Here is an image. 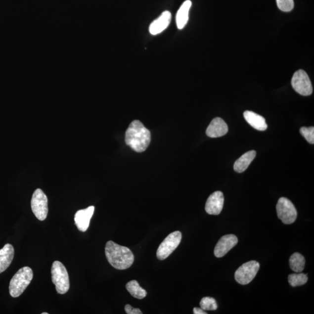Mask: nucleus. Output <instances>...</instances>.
Segmentation results:
<instances>
[{
  "mask_svg": "<svg viewBox=\"0 0 314 314\" xmlns=\"http://www.w3.org/2000/svg\"><path fill=\"white\" fill-rule=\"evenodd\" d=\"M150 141V131L140 121H132L126 132V143L137 153H142L147 149Z\"/></svg>",
  "mask_w": 314,
  "mask_h": 314,
  "instance_id": "1",
  "label": "nucleus"
},
{
  "mask_svg": "<svg viewBox=\"0 0 314 314\" xmlns=\"http://www.w3.org/2000/svg\"><path fill=\"white\" fill-rule=\"evenodd\" d=\"M108 263L115 269L124 270L130 268L134 262L133 253L129 248L108 241L105 248Z\"/></svg>",
  "mask_w": 314,
  "mask_h": 314,
  "instance_id": "2",
  "label": "nucleus"
},
{
  "mask_svg": "<svg viewBox=\"0 0 314 314\" xmlns=\"http://www.w3.org/2000/svg\"><path fill=\"white\" fill-rule=\"evenodd\" d=\"M33 277L34 273L31 268L24 267L20 269L10 281V295L14 298L21 296L31 283Z\"/></svg>",
  "mask_w": 314,
  "mask_h": 314,
  "instance_id": "3",
  "label": "nucleus"
},
{
  "mask_svg": "<svg viewBox=\"0 0 314 314\" xmlns=\"http://www.w3.org/2000/svg\"><path fill=\"white\" fill-rule=\"evenodd\" d=\"M52 282L55 286L56 290L59 294L64 295L68 292L70 283L67 269L63 264L55 261L51 268Z\"/></svg>",
  "mask_w": 314,
  "mask_h": 314,
  "instance_id": "4",
  "label": "nucleus"
},
{
  "mask_svg": "<svg viewBox=\"0 0 314 314\" xmlns=\"http://www.w3.org/2000/svg\"><path fill=\"white\" fill-rule=\"evenodd\" d=\"M31 207L33 213L40 221L46 219L48 212V198L41 188L35 191L31 200Z\"/></svg>",
  "mask_w": 314,
  "mask_h": 314,
  "instance_id": "5",
  "label": "nucleus"
},
{
  "mask_svg": "<svg viewBox=\"0 0 314 314\" xmlns=\"http://www.w3.org/2000/svg\"><path fill=\"white\" fill-rule=\"evenodd\" d=\"M181 233L176 231L169 234L161 243L157 251V257L160 260H164L169 257L179 245Z\"/></svg>",
  "mask_w": 314,
  "mask_h": 314,
  "instance_id": "6",
  "label": "nucleus"
},
{
  "mask_svg": "<svg viewBox=\"0 0 314 314\" xmlns=\"http://www.w3.org/2000/svg\"><path fill=\"white\" fill-rule=\"evenodd\" d=\"M260 269V264L256 261H250L241 266L234 274L237 283L245 285L249 284L256 277Z\"/></svg>",
  "mask_w": 314,
  "mask_h": 314,
  "instance_id": "7",
  "label": "nucleus"
},
{
  "mask_svg": "<svg viewBox=\"0 0 314 314\" xmlns=\"http://www.w3.org/2000/svg\"><path fill=\"white\" fill-rule=\"evenodd\" d=\"M277 217L285 224H293L296 220L297 212L291 201L281 197L276 205Z\"/></svg>",
  "mask_w": 314,
  "mask_h": 314,
  "instance_id": "8",
  "label": "nucleus"
},
{
  "mask_svg": "<svg viewBox=\"0 0 314 314\" xmlns=\"http://www.w3.org/2000/svg\"><path fill=\"white\" fill-rule=\"evenodd\" d=\"M292 87L299 94L307 96L313 93V89L312 82L307 73L300 69L293 75L292 79Z\"/></svg>",
  "mask_w": 314,
  "mask_h": 314,
  "instance_id": "9",
  "label": "nucleus"
},
{
  "mask_svg": "<svg viewBox=\"0 0 314 314\" xmlns=\"http://www.w3.org/2000/svg\"><path fill=\"white\" fill-rule=\"evenodd\" d=\"M237 237L234 234H227L221 238L214 249V255L221 258L226 255L229 251L236 245Z\"/></svg>",
  "mask_w": 314,
  "mask_h": 314,
  "instance_id": "10",
  "label": "nucleus"
},
{
  "mask_svg": "<svg viewBox=\"0 0 314 314\" xmlns=\"http://www.w3.org/2000/svg\"><path fill=\"white\" fill-rule=\"evenodd\" d=\"M224 203V194L220 191H217L208 197L205 209L208 214L217 216L222 211Z\"/></svg>",
  "mask_w": 314,
  "mask_h": 314,
  "instance_id": "11",
  "label": "nucleus"
},
{
  "mask_svg": "<svg viewBox=\"0 0 314 314\" xmlns=\"http://www.w3.org/2000/svg\"><path fill=\"white\" fill-rule=\"evenodd\" d=\"M94 209V206H90L86 209L79 210L75 214V223L79 230L85 232L88 230Z\"/></svg>",
  "mask_w": 314,
  "mask_h": 314,
  "instance_id": "12",
  "label": "nucleus"
},
{
  "mask_svg": "<svg viewBox=\"0 0 314 314\" xmlns=\"http://www.w3.org/2000/svg\"><path fill=\"white\" fill-rule=\"evenodd\" d=\"M228 132V127L226 122L222 118L218 117L211 121L207 129L206 134L211 138L222 137Z\"/></svg>",
  "mask_w": 314,
  "mask_h": 314,
  "instance_id": "13",
  "label": "nucleus"
},
{
  "mask_svg": "<svg viewBox=\"0 0 314 314\" xmlns=\"http://www.w3.org/2000/svg\"><path fill=\"white\" fill-rule=\"evenodd\" d=\"M172 15L170 11H164L150 26L149 31L152 35H157L163 32L170 25Z\"/></svg>",
  "mask_w": 314,
  "mask_h": 314,
  "instance_id": "14",
  "label": "nucleus"
},
{
  "mask_svg": "<svg viewBox=\"0 0 314 314\" xmlns=\"http://www.w3.org/2000/svg\"><path fill=\"white\" fill-rule=\"evenodd\" d=\"M244 119L247 123L255 130L260 131H266L268 128L266 119L253 111H246L243 114Z\"/></svg>",
  "mask_w": 314,
  "mask_h": 314,
  "instance_id": "15",
  "label": "nucleus"
},
{
  "mask_svg": "<svg viewBox=\"0 0 314 314\" xmlns=\"http://www.w3.org/2000/svg\"><path fill=\"white\" fill-rule=\"evenodd\" d=\"M14 257V249L11 244H6L0 250V273L8 269Z\"/></svg>",
  "mask_w": 314,
  "mask_h": 314,
  "instance_id": "16",
  "label": "nucleus"
},
{
  "mask_svg": "<svg viewBox=\"0 0 314 314\" xmlns=\"http://www.w3.org/2000/svg\"><path fill=\"white\" fill-rule=\"evenodd\" d=\"M256 156V151L251 150L244 153L234 164V170L238 173L245 171Z\"/></svg>",
  "mask_w": 314,
  "mask_h": 314,
  "instance_id": "17",
  "label": "nucleus"
},
{
  "mask_svg": "<svg viewBox=\"0 0 314 314\" xmlns=\"http://www.w3.org/2000/svg\"><path fill=\"white\" fill-rule=\"evenodd\" d=\"M191 6V1L186 0L180 6L177 14L176 21L177 27L179 29H182L186 26L188 20V14Z\"/></svg>",
  "mask_w": 314,
  "mask_h": 314,
  "instance_id": "18",
  "label": "nucleus"
},
{
  "mask_svg": "<svg viewBox=\"0 0 314 314\" xmlns=\"http://www.w3.org/2000/svg\"><path fill=\"white\" fill-rule=\"evenodd\" d=\"M289 264L291 269L295 272L300 273L305 269L306 260L302 254L295 253L290 257Z\"/></svg>",
  "mask_w": 314,
  "mask_h": 314,
  "instance_id": "19",
  "label": "nucleus"
},
{
  "mask_svg": "<svg viewBox=\"0 0 314 314\" xmlns=\"http://www.w3.org/2000/svg\"><path fill=\"white\" fill-rule=\"evenodd\" d=\"M126 287H127L128 292L135 298L143 299L147 296L146 291L140 286L136 280L130 281L127 284Z\"/></svg>",
  "mask_w": 314,
  "mask_h": 314,
  "instance_id": "20",
  "label": "nucleus"
},
{
  "mask_svg": "<svg viewBox=\"0 0 314 314\" xmlns=\"http://www.w3.org/2000/svg\"><path fill=\"white\" fill-rule=\"evenodd\" d=\"M290 285L293 287H296L305 285L308 281V277L306 274L302 273L290 274L288 276Z\"/></svg>",
  "mask_w": 314,
  "mask_h": 314,
  "instance_id": "21",
  "label": "nucleus"
},
{
  "mask_svg": "<svg viewBox=\"0 0 314 314\" xmlns=\"http://www.w3.org/2000/svg\"><path fill=\"white\" fill-rule=\"evenodd\" d=\"M200 305L201 309L204 311H214L218 308L216 300L212 297H203L201 300Z\"/></svg>",
  "mask_w": 314,
  "mask_h": 314,
  "instance_id": "22",
  "label": "nucleus"
},
{
  "mask_svg": "<svg viewBox=\"0 0 314 314\" xmlns=\"http://www.w3.org/2000/svg\"><path fill=\"white\" fill-rule=\"evenodd\" d=\"M277 7L283 12H290L294 8L293 0H276Z\"/></svg>",
  "mask_w": 314,
  "mask_h": 314,
  "instance_id": "23",
  "label": "nucleus"
},
{
  "mask_svg": "<svg viewBox=\"0 0 314 314\" xmlns=\"http://www.w3.org/2000/svg\"><path fill=\"white\" fill-rule=\"evenodd\" d=\"M300 134L310 144L314 143V128L303 127L300 129Z\"/></svg>",
  "mask_w": 314,
  "mask_h": 314,
  "instance_id": "24",
  "label": "nucleus"
},
{
  "mask_svg": "<svg viewBox=\"0 0 314 314\" xmlns=\"http://www.w3.org/2000/svg\"><path fill=\"white\" fill-rule=\"evenodd\" d=\"M126 313L128 314H142L143 313L138 309H134L130 305H126L125 307Z\"/></svg>",
  "mask_w": 314,
  "mask_h": 314,
  "instance_id": "25",
  "label": "nucleus"
},
{
  "mask_svg": "<svg viewBox=\"0 0 314 314\" xmlns=\"http://www.w3.org/2000/svg\"><path fill=\"white\" fill-rule=\"evenodd\" d=\"M193 313L194 314H207L206 312H205V311L201 308H197V307H195L193 309Z\"/></svg>",
  "mask_w": 314,
  "mask_h": 314,
  "instance_id": "26",
  "label": "nucleus"
},
{
  "mask_svg": "<svg viewBox=\"0 0 314 314\" xmlns=\"http://www.w3.org/2000/svg\"><path fill=\"white\" fill-rule=\"evenodd\" d=\"M48 314V313H42V314Z\"/></svg>",
  "mask_w": 314,
  "mask_h": 314,
  "instance_id": "27",
  "label": "nucleus"
}]
</instances>
